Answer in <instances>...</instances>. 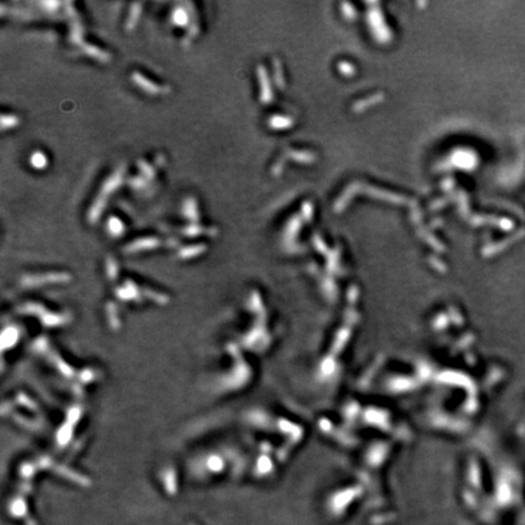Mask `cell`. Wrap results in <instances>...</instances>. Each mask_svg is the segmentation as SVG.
Returning <instances> with one entry per match:
<instances>
[{"label": "cell", "instance_id": "obj_1", "mask_svg": "<svg viewBox=\"0 0 525 525\" xmlns=\"http://www.w3.org/2000/svg\"><path fill=\"white\" fill-rule=\"evenodd\" d=\"M32 164L33 167L35 168H44L45 164H47V158H45V156L43 155V153L35 152L34 155L32 156Z\"/></svg>", "mask_w": 525, "mask_h": 525}]
</instances>
